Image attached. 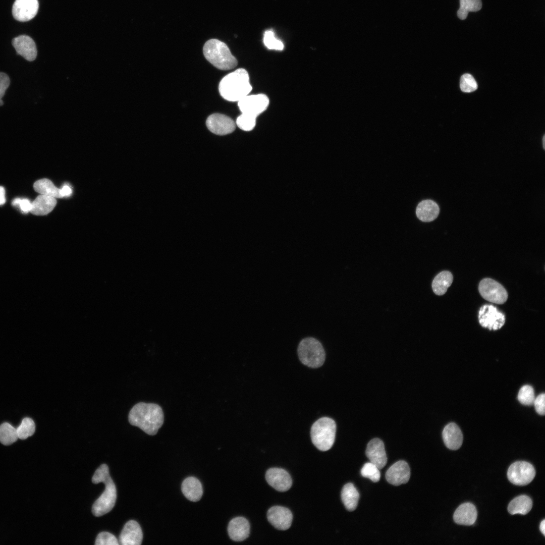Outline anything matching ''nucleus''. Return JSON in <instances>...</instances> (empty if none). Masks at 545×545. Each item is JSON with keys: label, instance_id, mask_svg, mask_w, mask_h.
Wrapping results in <instances>:
<instances>
[{"label": "nucleus", "instance_id": "1", "mask_svg": "<svg viewBox=\"0 0 545 545\" xmlns=\"http://www.w3.org/2000/svg\"><path fill=\"white\" fill-rule=\"evenodd\" d=\"M128 420L131 425L153 435L164 423V414L161 407L156 404L140 402L130 411Z\"/></svg>", "mask_w": 545, "mask_h": 545}, {"label": "nucleus", "instance_id": "2", "mask_svg": "<svg viewBox=\"0 0 545 545\" xmlns=\"http://www.w3.org/2000/svg\"><path fill=\"white\" fill-rule=\"evenodd\" d=\"M252 89L249 74L243 68L238 69L226 75L219 85L221 96L232 102H238L249 94Z\"/></svg>", "mask_w": 545, "mask_h": 545}, {"label": "nucleus", "instance_id": "3", "mask_svg": "<svg viewBox=\"0 0 545 545\" xmlns=\"http://www.w3.org/2000/svg\"><path fill=\"white\" fill-rule=\"evenodd\" d=\"M92 482L94 483L103 482L105 489L101 496L92 505V512L97 517L109 512L114 507L117 500V489L112 479L108 467L105 464L101 465L95 471Z\"/></svg>", "mask_w": 545, "mask_h": 545}, {"label": "nucleus", "instance_id": "4", "mask_svg": "<svg viewBox=\"0 0 545 545\" xmlns=\"http://www.w3.org/2000/svg\"><path fill=\"white\" fill-rule=\"evenodd\" d=\"M205 58L215 68L229 70L235 68L238 61L227 45L217 39L207 40L203 47Z\"/></svg>", "mask_w": 545, "mask_h": 545}, {"label": "nucleus", "instance_id": "5", "mask_svg": "<svg viewBox=\"0 0 545 545\" xmlns=\"http://www.w3.org/2000/svg\"><path fill=\"white\" fill-rule=\"evenodd\" d=\"M336 431V424L333 419L328 417L320 418L311 427L312 442L319 450L326 451L335 442Z\"/></svg>", "mask_w": 545, "mask_h": 545}, {"label": "nucleus", "instance_id": "6", "mask_svg": "<svg viewBox=\"0 0 545 545\" xmlns=\"http://www.w3.org/2000/svg\"><path fill=\"white\" fill-rule=\"evenodd\" d=\"M299 358L304 365L318 368L323 364L325 353L321 344L317 339L308 337L302 340L297 349Z\"/></svg>", "mask_w": 545, "mask_h": 545}, {"label": "nucleus", "instance_id": "7", "mask_svg": "<svg viewBox=\"0 0 545 545\" xmlns=\"http://www.w3.org/2000/svg\"><path fill=\"white\" fill-rule=\"evenodd\" d=\"M269 103L267 95L260 93L248 94L238 101V106L242 115L256 120L267 109Z\"/></svg>", "mask_w": 545, "mask_h": 545}, {"label": "nucleus", "instance_id": "8", "mask_svg": "<svg viewBox=\"0 0 545 545\" xmlns=\"http://www.w3.org/2000/svg\"><path fill=\"white\" fill-rule=\"evenodd\" d=\"M480 294L485 300L498 304H504L508 299V293L499 283L490 278L482 279L479 284Z\"/></svg>", "mask_w": 545, "mask_h": 545}, {"label": "nucleus", "instance_id": "9", "mask_svg": "<svg viewBox=\"0 0 545 545\" xmlns=\"http://www.w3.org/2000/svg\"><path fill=\"white\" fill-rule=\"evenodd\" d=\"M535 475V470L533 466L530 463L522 461H517L511 464L507 472L509 480L517 485L529 484Z\"/></svg>", "mask_w": 545, "mask_h": 545}, {"label": "nucleus", "instance_id": "10", "mask_svg": "<svg viewBox=\"0 0 545 545\" xmlns=\"http://www.w3.org/2000/svg\"><path fill=\"white\" fill-rule=\"evenodd\" d=\"M479 324L489 330L500 329L505 324V316L492 305H484L478 312Z\"/></svg>", "mask_w": 545, "mask_h": 545}, {"label": "nucleus", "instance_id": "11", "mask_svg": "<svg viewBox=\"0 0 545 545\" xmlns=\"http://www.w3.org/2000/svg\"><path fill=\"white\" fill-rule=\"evenodd\" d=\"M206 125L212 133L217 135L230 134L236 129V123L229 117L219 114H213L207 118Z\"/></svg>", "mask_w": 545, "mask_h": 545}, {"label": "nucleus", "instance_id": "12", "mask_svg": "<svg viewBox=\"0 0 545 545\" xmlns=\"http://www.w3.org/2000/svg\"><path fill=\"white\" fill-rule=\"evenodd\" d=\"M267 518L269 522L276 529L285 530L291 525L293 515L289 509L275 506L268 509Z\"/></svg>", "mask_w": 545, "mask_h": 545}, {"label": "nucleus", "instance_id": "13", "mask_svg": "<svg viewBox=\"0 0 545 545\" xmlns=\"http://www.w3.org/2000/svg\"><path fill=\"white\" fill-rule=\"evenodd\" d=\"M38 8V0H16L13 5L12 14L16 20L26 22L36 15Z\"/></svg>", "mask_w": 545, "mask_h": 545}, {"label": "nucleus", "instance_id": "14", "mask_svg": "<svg viewBox=\"0 0 545 545\" xmlns=\"http://www.w3.org/2000/svg\"><path fill=\"white\" fill-rule=\"evenodd\" d=\"M267 483L274 488L279 492L289 490L292 484L291 477L285 469L280 468H271L265 473Z\"/></svg>", "mask_w": 545, "mask_h": 545}, {"label": "nucleus", "instance_id": "15", "mask_svg": "<svg viewBox=\"0 0 545 545\" xmlns=\"http://www.w3.org/2000/svg\"><path fill=\"white\" fill-rule=\"evenodd\" d=\"M410 477L408 463L403 460L397 461L388 469L386 473L387 481L396 486L407 483Z\"/></svg>", "mask_w": 545, "mask_h": 545}, {"label": "nucleus", "instance_id": "16", "mask_svg": "<svg viewBox=\"0 0 545 545\" xmlns=\"http://www.w3.org/2000/svg\"><path fill=\"white\" fill-rule=\"evenodd\" d=\"M366 455L370 462L375 464L379 469L387 464V457L383 442L378 438H374L367 444Z\"/></svg>", "mask_w": 545, "mask_h": 545}, {"label": "nucleus", "instance_id": "17", "mask_svg": "<svg viewBox=\"0 0 545 545\" xmlns=\"http://www.w3.org/2000/svg\"><path fill=\"white\" fill-rule=\"evenodd\" d=\"M12 43L17 54L27 61L31 62L36 59L37 54L36 46L30 37L25 35L19 36L13 38Z\"/></svg>", "mask_w": 545, "mask_h": 545}, {"label": "nucleus", "instance_id": "18", "mask_svg": "<svg viewBox=\"0 0 545 545\" xmlns=\"http://www.w3.org/2000/svg\"><path fill=\"white\" fill-rule=\"evenodd\" d=\"M143 534L139 524L135 520H130L124 525L119 536V544L122 545H140Z\"/></svg>", "mask_w": 545, "mask_h": 545}, {"label": "nucleus", "instance_id": "19", "mask_svg": "<svg viewBox=\"0 0 545 545\" xmlns=\"http://www.w3.org/2000/svg\"><path fill=\"white\" fill-rule=\"evenodd\" d=\"M228 532L230 538L233 540L243 541L249 535V523L246 518L243 517H235L229 522Z\"/></svg>", "mask_w": 545, "mask_h": 545}, {"label": "nucleus", "instance_id": "20", "mask_svg": "<svg viewBox=\"0 0 545 545\" xmlns=\"http://www.w3.org/2000/svg\"><path fill=\"white\" fill-rule=\"evenodd\" d=\"M442 435L446 446L450 450H458L462 444V433L455 423L447 424L443 429Z\"/></svg>", "mask_w": 545, "mask_h": 545}, {"label": "nucleus", "instance_id": "21", "mask_svg": "<svg viewBox=\"0 0 545 545\" xmlns=\"http://www.w3.org/2000/svg\"><path fill=\"white\" fill-rule=\"evenodd\" d=\"M477 510L475 506L470 503L460 505L453 515L454 521L460 525H471L477 518Z\"/></svg>", "mask_w": 545, "mask_h": 545}, {"label": "nucleus", "instance_id": "22", "mask_svg": "<svg viewBox=\"0 0 545 545\" xmlns=\"http://www.w3.org/2000/svg\"><path fill=\"white\" fill-rule=\"evenodd\" d=\"M440 208L438 204L430 199L420 202L416 209L417 217L424 222L434 220L439 215Z\"/></svg>", "mask_w": 545, "mask_h": 545}, {"label": "nucleus", "instance_id": "23", "mask_svg": "<svg viewBox=\"0 0 545 545\" xmlns=\"http://www.w3.org/2000/svg\"><path fill=\"white\" fill-rule=\"evenodd\" d=\"M181 490L184 496L192 502L199 501L203 494L201 483L194 477H188L185 479L182 484Z\"/></svg>", "mask_w": 545, "mask_h": 545}, {"label": "nucleus", "instance_id": "24", "mask_svg": "<svg viewBox=\"0 0 545 545\" xmlns=\"http://www.w3.org/2000/svg\"><path fill=\"white\" fill-rule=\"evenodd\" d=\"M57 204L56 198L40 194L32 202L30 212L36 215L48 214Z\"/></svg>", "mask_w": 545, "mask_h": 545}, {"label": "nucleus", "instance_id": "25", "mask_svg": "<svg viewBox=\"0 0 545 545\" xmlns=\"http://www.w3.org/2000/svg\"><path fill=\"white\" fill-rule=\"evenodd\" d=\"M341 499L346 508L349 511L356 509L359 499V494L352 483L346 484L341 491Z\"/></svg>", "mask_w": 545, "mask_h": 545}, {"label": "nucleus", "instance_id": "26", "mask_svg": "<svg viewBox=\"0 0 545 545\" xmlns=\"http://www.w3.org/2000/svg\"><path fill=\"white\" fill-rule=\"evenodd\" d=\"M532 501L530 497L521 495L515 498L509 504L508 511L512 515H525L531 509Z\"/></svg>", "mask_w": 545, "mask_h": 545}, {"label": "nucleus", "instance_id": "27", "mask_svg": "<svg viewBox=\"0 0 545 545\" xmlns=\"http://www.w3.org/2000/svg\"><path fill=\"white\" fill-rule=\"evenodd\" d=\"M453 281V276L450 271H441L434 277L432 282L433 292L438 295H444L452 284Z\"/></svg>", "mask_w": 545, "mask_h": 545}, {"label": "nucleus", "instance_id": "28", "mask_svg": "<svg viewBox=\"0 0 545 545\" xmlns=\"http://www.w3.org/2000/svg\"><path fill=\"white\" fill-rule=\"evenodd\" d=\"M33 188L35 191L40 194L51 196L54 198H63L61 189L54 186L49 179H42L36 181Z\"/></svg>", "mask_w": 545, "mask_h": 545}, {"label": "nucleus", "instance_id": "29", "mask_svg": "<svg viewBox=\"0 0 545 545\" xmlns=\"http://www.w3.org/2000/svg\"><path fill=\"white\" fill-rule=\"evenodd\" d=\"M481 8V0H460V8L457 11V16L461 20H465L469 12H477Z\"/></svg>", "mask_w": 545, "mask_h": 545}, {"label": "nucleus", "instance_id": "30", "mask_svg": "<svg viewBox=\"0 0 545 545\" xmlns=\"http://www.w3.org/2000/svg\"><path fill=\"white\" fill-rule=\"evenodd\" d=\"M18 439L17 429L10 423L5 422L0 425V442L4 445H10Z\"/></svg>", "mask_w": 545, "mask_h": 545}, {"label": "nucleus", "instance_id": "31", "mask_svg": "<svg viewBox=\"0 0 545 545\" xmlns=\"http://www.w3.org/2000/svg\"><path fill=\"white\" fill-rule=\"evenodd\" d=\"M16 429L18 438L25 440L34 434L35 430V424L31 418L26 417L22 420L21 423Z\"/></svg>", "mask_w": 545, "mask_h": 545}, {"label": "nucleus", "instance_id": "32", "mask_svg": "<svg viewBox=\"0 0 545 545\" xmlns=\"http://www.w3.org/2000/svg\"><path fill=\"white\" fill-rule=\"evenodd\" d=\"M263 42L266 47L270 50L281 51L284 48L283 42L276 37L274 31L271 30L265 31Z\"/></svg>", "mask_w": 545, "mask_h": 545}, {"label": "nucleus", "instance_id": "33", "mask_svg": "<svg viewBox=\"0 0 545 545\" xmlns=\"http://www.w3.org/2000/svg\"><path fill=\"white\" fill-rule=\"evenodd\" d=\"M517 398L523 405L528 406L533 405L535 399L533 388L529 385L523 386L519 391Z\"/></svg>", "mask_w": 545, "mask_h": 545}, {"label": "nucleus", "instance_id": "34", "mask_svg": "<svg viewBox=\"0 0 545 545\" xmlns=\"http://www.w3.org/2000/svg\"><path fill=\"white\" fill-rule=\"evenodd\" d=\"M360 473L362 476L370 479L374 482H378L380 478L379 469L370 462L364 464Z\"/></svg>", "mask_w": 545, "mask_h": 545}, {"label": "nucleus", "instance_id": "35", "mask_svg": "<svg viewBox=\"0 0 545 545\" xmlns=\"http://www.w3.org/2000/svg\"><path fill=\"white\" fill-rule=\"evenodd\" d=\"M460 87L464 92H471L477 88V83L473 77L469 74H464L460 78Z\"/></svg>", "mask_w": 545, "mask_h": 545}, {"label": "nucleus", "instance_id": "36", "mask_svg": "<svg viewBox=\"0 0 545 545\" xmlns=\"http://www.w3.org/2000/svg\"><path fill=\"white\" fill-rule=\"evenodd\" d=\"M95 545H119V542L117 538L112 533L108 532H101L99 533L95 539Z\"/></svg>", "mask_w": 545, "mask_h": 545}, {"label": "nucleus", "instance_id": "37", "mask_svg": "<svg viewBox=\"0 0 545 545\" xmlns=\"http://www.w3.org/2000/svg\"><path fill=\"white\" fill-rule=\"evenodd\" d=\"M12 204L14 206H18L24 213L30 212L32 208V202L27 198H16L12 201Z\"/></svg>", "mask_w": 545, "mask_h": 545}, {"label": "nucleus", "instance_id": "38", "mask_svg": "<svg viewBox=\"0 0 545 545\" xmlns=\"http://www.w3.org/2000/svg\"><path fill=\"white\" fill-rule=\"evenodd\" d=\"M10 84V79L8 75L3 72H0V106L4 104L2 99L4 96L6 90Z\"/></svg>", "mask_w": 545, "mask_h": 545}, {"label": "nucleus", "instance_id": "39", "mask_svg": "<svg viewBox=\"0 0 545 545\" xmlns=\"http://www.w3.org/2000/svg\"><path fill=\"white\" fill-rule=\"evenodd\" d=\"M545 395L542 393L535 398L533 404L536 412L539 415H544L545 413Z\"/></svg>", "mask_w": 545, "mask_h": 545}, {"label": "nucleus", "instance_id": "40", "mask_svg": "<svg viewBox=\"0 0 545 545\" xmlns=\"http://www.w3.org/2000/svg\"><path fill=\"white\" fill-rule=\"evenodd\" d=\"M61 192H62V196H63V197H69V196H70L71 195L72 193V189L71 188V187L69 185H65L61 188Z\"/></svg>", "mask_w": 545, "mask_h": 545}, {"label": "nucleus", "instance_id": "41", "mask_svg": "<svg viewBox=\"0 0 545 545\" xmlns=\"http://www.w3.org/2000/svg\"><path fill=\"white\" fill-rule=\"evenodd\" d=\"M6 201L5 188L3 186H0V205L4 204Z\"/></svg>", "mask_w": 545, "mask_h": 545}, {"label": "nucleus", "instance_id": "42", "mask_svg": "<svg viewBox=\"0 0 545 545\" xmlns=\"http://www.w3.org/2000/svg\"><path fill=\"white\" fill-rule=\"evenodd\" d=\"M539 528H540V531L544 535H545V520L544 519L541 522L540 524V526H539Z\"/></svg>", "mask_w": 545, "mask_h": 545}, {"label": "nucleus", "instance_id": "43", "mask_svg": "<svg viewBox=\"0 0 545 545\" xmlns=\"http://www.w3.org/2000/svg\"><path fill=\"white\" fill-rule=\"evenodd\" d=\"M544 139H545V136L543 135V138H542V145H543L542 146H543V149H545V147H544V145H545V144H544V141H545Z\"/></svg>", "mask_w": 545, "mask_h": 545}]
</instances>
